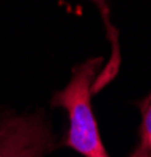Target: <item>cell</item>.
I'll list each match as a JSON object with an SVG mask.
<instances>
[{"label": "cell", "mask_w": 151, "mask_h": 157, "mask_svg": "<svg viewBox=\"0 0 151 157\" xmlns=\"http://www.w3.org/2000/svg\"><path fill=\"white\" fill-rule=\"evenodd\" d=\"M103 58H91L72 69V77L65 90L52 96V107H63L68 112L69 127L61 145L83 157H110L101 138L98 121L91 107V93L96 72Z\"/></svg>", "instance_id": "6da1fadb"}, {"label": "cell", "mask_w": 151, "mask_h": 157, "mask_svg": "<svg viewBox=\"0 0 151 157\" xmlns=\"http://www.w3.org/2000/svg\"><path fill=\"white\" fill-rule=\"evenodd\" d=\"M129 157H151V151L140 143V145H138V146L135 148V151H134Z\"/></svg>", "instance_id": "3957f363"}, {"label": "cell", "mask_w": 151, "mask_h": 157, "mask_svg": "<svg viewBox=\"0 0 151 157\" xmlns=\"http://www.w3.org/2000/svg\"><path fill=\"white\" fill-rule=\"evenodd\" d=\"M138 109L142 113V124H140V143L151 151V91L138 102Z\"/></svg>", "instance_id": "7a4b0ae2"}]
</instances>
